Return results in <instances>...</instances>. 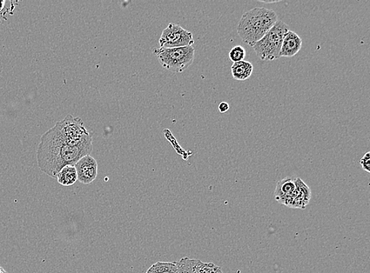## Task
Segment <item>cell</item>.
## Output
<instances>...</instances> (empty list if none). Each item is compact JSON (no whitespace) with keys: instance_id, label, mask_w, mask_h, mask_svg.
Segmentation results:
<instances>
[{"instance_id":"1","label":"cell","mask_w":370,"mask_h":273,"mask_svg":"<svg viewBox=\"0 0 370 273\" xmlns=\"http://www.w3.org/2000/svg\"><path fill=\"white\" fill-rule=\"evenodd\" d=\"M92 149V141L76 146L69 145L54 126L40 138L37 151V164L45 174L56 178L65 166L75 165L80 158L90 155Z\"/></svg>"},{"instance_id":"2","label":"cell","mask_w":370,"mask_h":273,"mask_svg":"<svg viewBox=\"0 0 370 273\" xmlns=\"http://www.w3.org/2000/svg\"><path fill=\"white\" fill-rule=\"evenodd\" d=\"M278 21V16L273 10L255 8L244 13L237 26L238 34L247 45L254 44L263 38Z\"/></svg>"},{"instance_id":"3","label":"cell","mask_w":370,"mask_h":273,"mask_svg":"<svg viewBox=\"0 0 370 273\" xmlns=\"http://www.w3.org/2000/svg\"><path fill=\"white\" fill-rule=\"evenodd\" d=\"M290 30L282 21H278L265 37L254 44L253 50L263 61H273L280 58L282 43L286 33Z\"/></svg>"},{"instance_id":"4","label":"cell","mask_w":370,"mask_h":273,"mask_svg":"<svg viewBox=\"0 0 370 273\" xmlns=\"http://www.w3.org/2000/svg\"><path fill=\"white\" fill-rule=\"evenodd\" d=\"M153 53L164 68L174 72H181L192 65L195 50L193 46H187L174 49H155Z\"/></svg>"},{"instance_id":"5","label":"cell","mask_w":370,"mask_h":273,"mask_svg":"<svg viewBox=\"0 0 370 273\" xmlns=\"http://www.w3.org/2000/svg\"><path fill=\"white\" fill-rule=\"evenodd\" d=\"M55 126L64 141L71 146H76L92 141V133L85 129L80 118L68 115Z\"/></svg>"},{"instance_id":"6","label":"cell","mask_w":370,"mask_h":273,"mask_svg":"<svg viewBox=\"0 0 370 273\" xmlns=\"http://www.w3.org/2000/svg\"><path fill=\"white\" fill-rule=\"evenodd\" d=\"M194 39L192 33L177 24L170 23L163 30L159 39L160 49L181 48L192 46Z\"/></svg>"},{"instance_id":"7","label":"cell","mask_w":370,"mask_h":273,"mask_svg":"<svg viewBox=\"0 0 370 273\" xmlns=\"http://www.w3.org/2000/svg\"><path fill=\"white\" fill-rule=\"evenodd\" d=\"M78 181L84 184H90L95 181L98 174L97 160L91 155H85L75 165Z\"/></svg>"},{"instance_id":"8","label":"cell","mask_w":370,"mask_h":273,"mask_svg":"<svg viewBox=\"0 0 370 273\" xmlns=\"http://www.w3.org/2000/svg\"><path fill=\"white\" fill-rule=\"evenodd\" d=\"M294 194L288 208L304 210L311 201V190L299 177L294 179Z\"/></svg>"},{"instance_id":"9","label":"cell","mask_w":370,"mask_h":273,"mask_svg":"<svg viewBox=\"0 0 370 273\" xmlns=\"http://www.w3.org/2000/svg\"><path fill=\"white\" fill-rule=\"evenodd\" d=\"M295 191L294 179L285 178L280 179L275 188V199L279 203L289 206L292 202Z\"/></svg>"},{"instance_id":"10","label":"cell","mask_w":370,"mask_h":273,"mask_svg":"<svg viewBox=\"0 0 370 273\" xmlns=\"http://www.w3.org/2000/svg\"><path fill=\"white\" fill-rule=\"evenodd\" d=\"M302 46L301 37L293 31L289 30L282 41L280 57L292 58L297 55Z\"/></svg>"},{"instance_id":"11","label":"cell","mask_w":370,"mask_h":273,"mask_svg":"<svg viewBox=\"0 0 370 273\" xmlns=\"http://www.w3.org/2000/svg\"><path fill=\"white\" fill-rule=\"evenodd\" d=\"M231 70L234 79L237 80V81L244 82L251 77L253 72V66L251 63L244 60V61L233 63Z\"/></svg>"},{"instance_id":"12","label":"cell","mask_w":370,"mask_h":273,"mask_svg":"<svg viewBox=\"0 0 370 273\" xmlns=\"http://www.w3.org/2000/svg\"><path fill=\"white\" fill-rule=\"evenodd\" d=\"M57 182L63 186H71L78 181L77 171L75 165L65 166L56 176Z\"/></svg>"},{"instance_id":"13","label":"cell","mask_w":370,"mask_h":273,"mask_svg":"<svg viewBox=\"0 0 370 273\" xmlns=\"http://www.w3.org/2000/svg\"><path fill=\"white\" fill-rule=\"evenodd\" d=\"M179 268L177 262H158L150 266L145 273H179Z\"/></svg>"},{"instance_id":"14","label":"cell","mask_w":370,"mask_h":273,"mask_svg":"<svg viewBox=\"0 0 370 273\" xmlns=\"http://www.w3.org/2000/svg\"><path fill=\"white\" fill-rule=\"evenodd\" d=\"M246 57V50L241 46H237L229 52V58L234 63L244 61Z\"/></svg>"},{"instance_id":"15","label":"cell","mask_w":370,"mask_h":273,"mask_svg":"<svg viewBox=\"0 0 370 273\" xmlns=\"http://www.w3.org/2000/svg\"><path fill=\"white\" fill-rule=\"evenodd\" d=\"M360 164L363 170L369 172H370V153L367 152L366 154L363 156L361 159Z\"/></svg>"},{"instance_id":"16","label":"cell","mask_w":370,"mask_h":273,"mask_svg":"<svg viewBox=\"0 0 370 273\" xmlns=\"http://www.w3.org/2000/svg\"><path fill=\"white\" fill-rule=\"evenodd\" d=\"M219 111L224 114V113L227 112L230 109V106L226 102H222L218 106Z\"/></svg>"},{"instance_id":"17","label":"cell","mask_w":370,"mask_h":273,"mask_svg":"<svg viewBox=\"0 0 370 273\" xmlns=\"http://www.w3.org/2000/svg\"><path fill=\"white\" fill-rule=\"evenodd\" d=\"M5 4L6 2L4 0H0V12H1L4 8Z\"/></svg>"},{"instance_id":"18","label":"cell","mask_w":370,"mask_h":273,"mask_svg":"<svg viewBox=\"0 0 370 273\" xmlns=\"http://www.w3.org/2000/svg\"><path fill=\"white\" fill-rule=\"evenodd\" d=\"M0 273H8L2 267H0Z\"/></svg>"}]
</instances>
